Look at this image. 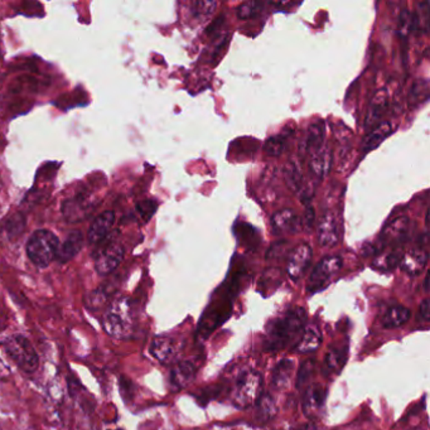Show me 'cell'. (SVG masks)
Masks as SVG:
<instances>
[{"label":"cell","mask_w":430,"mask_h":430,"mask_svg":"<svg viewBox=\"0 0 430 430\" xmlns=\"http://www.w3.org/2000/svg\"><path fill=\"white\" fill-rule=\"evenodd\" d=\"M307 324V313L303 308L289 309L284 315L275 318L268 324L264 339L265 351L274 352L289 346L294 341H299Z\"/></svg>","instance_id":"obj_1"},{"label":"cell","mask_w":430,"mask_h":430,"mask_svg":"<svg viewBox=\"0 0 430 430\" xmlns=\"http://www.w3.org/2000/svg\"><path fill=\"white\" fill-rule=\"evenodd\" d=\"M60 244V240L52 231L37 230L27 242L28 258L36 267L47 268L57 259Z\"/></svg>","instance_id":"obj_2"},{"label":"cell","mask_w":430,"mask_h":430,"mask_svg":"<svg viewBox=\"0 0 430 430\" xmlns=\"http://www.w3.org/2000/svg\"><path fill=\"white\" fill-rule=\"evenodd\" d=\"M102 326L111 337L125 338L131 336L134 319L129 302L125 299L115 300L104 315Z\"/></svg>","instance_id":"obj_3"},{"label":"cell","mask_w":430,"mask_h":430,"mask_svg":"<svg viewBox=\"0 0 430 430\" xmlns=\"http://www.w3.org/2000/svg\"><path fill=\"white\" fill-rule=\"evenodd\" d=\"M1 346L16 366L24 372H34L38 369V354L30 339L22 335H13L1 342Z\"/></svg>","instance_id":"obj_4"},{"label":"cell","mask_w":430,"mask_h":430,"mask_svg":"<svg viewBox=\"0 0 430 430\" xmlns=\"http://www.w3.org/2000/svg\"><path fill=\"white\" fill-rule=\"evenodd\" d=\"M409 230H410V220L407 216H399L394 218L385 226L376 242L370 245L369 253H369L378 255L387 247H392V249L400 247V245H403L409 236Z\"/></svg>","instance_id":"obj_5"},{"label":"cell","mask_w":430,"mask_h":430,"mask_svg":"<svg viewBox=\"0 0 430 430\" xmlns=\"http://www.w3.org/2000/svg\"><path fill=\"white\" fill-rule=\"evenodd\" d=\"M262 376L255 371H249L238 377L234 392V401L236 407H250L262 398Z\"/></svg>","instance_id":"obj_6"},{"label":"cell","mask_w":430,"mask_h":430,"mask_svg":"<svg viewBox=\"0 0 430 430\" xmlns=\"http://www.w3.org/2000/svg\"><path fill=\"white\" fill-rule=\"evenodd\" d=\"M343 265V260L338 255H330L323 258L315 265L308 280V292L313 293L324 288L330 283V279L337 274Z\"/></svg>","instance_id":"obj_7"},{"label":"cell","mask_w":430,"mask_h":430,"mask_svg":"<svg viewBox=\"0 0 430 430\" xmlns=\"http://www.w3.org/2000/svg\"><path fill=\"white\" fill-rule=\"evenodd\" d=\"M124 255V246L117 242H111L104 246L95 256V269L102 277L109 275L123 262Z\"/></svg>","instance_id":"obj_8"},{"label":"cell","mask_w":430,"mask_h":430,"mask_svg":"<svg viewBox=\"0 0 430 430\" xmlns=\"http://www.w3.org/2000/svg\"><path fill=\"white\" fill-rule=\"evenodd\" d=\"M312 258H313V250L308 244H300L297 247H294L289 253L288 264H286V273L289 278L294 282L303 278L312 262Z\"/></svg>","instance_id":"obj_9"},{"label":"cell","mask_w":430,"mask_h":430,"mask_svg":"<svg viewBox=\"0 0 430 430\" xmlns=\"http://www.w3.org/2000/svg\"><path fill=\"white\" fill-rule=\"evenodd\" d=\"M270 227L274 235H285V234H297L302 226V218L293 210L284 208L275 212L270 218Z\"/></svg>","instance_id":"obj_10"},{"label":"cell","mask_w":430,"mask_h":430,"mask_svg":"<svg viewBox=\"0 0 430 430\" xmlns=\"http://www.w3.org/2000/svg\"><path fill=\"white\" fill-rule=\"evenodd\" d=\"M389 93L386 90H381L375 93V96L370 101L369 110L365 117V129L369 133L371 129L377 126L389 110Z\"/></svg>","instance_id":"obj_11"},{"label":"cell","mask_w":430,"mask_h":430,"mask_svg":"<svg viewBox=\"0 0 430 430\" xmlns=\"http://www.w3.org/2000/svg\"><path fill=\"white\" fill-rule=\"evenodd\" d=\"M339 241L337 217L333 212L323 216L318 225V242L323 247H333Z\"/></svg>","instance_id":"obj_12"},{"label":"cell","mask_w":430,"mask_h":430,"mask_svg":"<svg viewBox=\"0 0 430 430\" xmlns=\"http://www.w3.org/2000/svg\"><path fill=\"white\" fill-rule=\"evenodd\" d=\"M114 223H115V214L113 211H106L98 216L93 220L87 232L89 242L91 245H98L102 242L105 238H108L109 232L111 230Z\"/></svg>","instance_id":"obj_13"},{"label":"cell","mask_w":430,"mask_h":430,"mask_svg":"<svg viewBox=\"0 0 430 430\" xmlns=\"http://www.w3.org/2000/svg\"><path fill=\"white\" fill-rule=\"evenodd\" d=\"M150 354L161 363H172L178 357L179 345L173 338H154L150 345Z\"/></svg>","instance_id":"obj_14"},{"label":"cell","mask_w":430,"mask_h":430,"mask_svg":"<svg viewBox=\"0 0 430 430\" xmlns=\"http://www.w3.org/2000/svg\"><path fill=\"white\" fill-rule=\"evenodd\" d=\"M428 258H429V255L425 249L415 247L409 253H404L399 267L403 271H405L409 275L416 277V275L422 274V270L425 269V267L428 264Z\"/></svg>","instance_id":"obj_15"},{"label":"cell","mask_w":430,"mask_h":430,"mask_svg":"<svg viewBox=\"0 0 430 430\" xmlns=\"http://www.w3.org/2000/svg\"><path fill=\"white\" fill-rule=\"evenodd\" d=\"M309 168L318 179L327 177L333 164V153L328 146H323L321 149L309 154Z\"/></svg>","instance_id":"obj_16"},{"label":"cell","mask_w":430,"mask_h":430,"mask_svg":"<svg viewBox=\"0 0 430 430\" xmlns=\"http://www.w3.org/2000/svg\"><path fill=\"white\" fill-rule=\"evenodd\" d=\"M392 131H394V126L390 122H383L374 129H371L362 140V155H366L374 149H376L377 146H381L383 142L392 135Z\"/></svg>","instance_id":"obj_17"},{"label":"cell","mask_w":430,"mask_h":430,"mask_svg":"<svg viewBox=\"0 0 430 430\" xmlns=\"http://www.w3.org/2000/svg\"><path fill=\"white\" fill-rule=\"evenodd\" d=\"M284 176L288 185L292 188L294 192L299 194L300 199L304 201V203H307L308 206V203L310 201L309 193L312 194V192H309V188L304 183V177H303V173L300 170L299 166L294 161H291L289 164H286Z\"/></svg>","instance_id":"obj_18"},{"label":"cell","mask_w":430,"mask_h":430,"mask_svg":"<svg viewBox=\"0 0 430 430\" xmlns=\"http://www.w3.org/2000/svg\"><path fill=\"white\" fill-rule=\"evenodd\" d=\"M84 246V235L80 231L69 232L66 240L60 244L57 259L58 262H67L72 260Z\"/></svg>","instance_id":"obj_19"},{"label":"cell","mask_w":430,"mask_h":430,"mask_svg":"<svg viewBox=\"0 0 430 430\" xmlns=\"http://www.w3.org/2000/svg\"><path fill=\"white\" fill-rule=\"evenodd\" d=\"M322 343L321 330L315 324H309L304 328L299 341L295 343V348L299 354H310L317 351Z\"/></svg>","instance_id":"obj_20"},{"label":"cell","mask_w":430,"mask_h":430,"mask_svg":"<svg viewBox=\"0 0 430 430\" xmlns=\"http://www.w3.org/2000/svg\"><path fill=\"white\" fill-rule=\"evenodd\" d=\"M196 375V367L191 362H179L170 371V385L174 390H182L191 384Z\"/></svg>","instance_id":"obj_21"},{"label":"cell","mask_w":430,"mask_h":430,"mask_svg":"<svg viewBox=\"0 0 430 430\" xmlns=\"http://www.w3.org/2000/svg\"><path fill=\"white\" fill-rule=\"evenodd\" d=\"M326 139V125L322 120H318L308 128L307 135L303 142V146L308 154L321 149L324 146Z\"/></svg>","instance_id":"obj_22"},{"label":"cell","mask_w":430,"mask_h":430,"mask_svg":"<svg viewBox=\"0 0 430 430\" xmlns=\"http://www.w3.org/2000/svg\"><path fill=\"white\" fill-rule=\"evenodd\" d=\"M327 392L319 385H312L309 386L304 395L303 400V407L304 413L307 415H313L318 413L322 409L324 400H326Z\"/></svg>","instance_id":"obj_23"},{"label":"cell","mask_w":430,"mask_h":430,"mask_svg":"<svg viewBox=\"0 0 430 430\" xmlns=\"http://www.w3.org/2000/svg\"><path fill=\"white\" fill-rule=\"evenodd\" d=\"M347 360V348H330L326 354L323 371L327 376L337 375L345 366Z\"/></svg>","instance_id":"obj_24"},{"label":"cell","mask_w":430,"mask_h":430,"mask_svg":"<svg viewBox=\"0 0 430 430\" xmlns=\"http://www.w3.org/2000/svg\"><path fill=\"white\" fill-rule=\"evenodd\" d=\"M404 253L400 247L392 249L390 251H383L378 253L372 262V268L378 271H392L396 269L401 262Z\"/></svg>","instance_id":"obj_25"},{"label":"cell","mask_w":430,"mask_h":430,"mask_svg":"<svg viewBox=\"0 0 430 430\" xmlns=\"http://www.w3.org/2000/svg\"><path fill=\"white\" fill-rule=\"evenodd\" d=\"M429 1H422L418 4L416 10L413 13V33L415 36H424L429 31Z\"/></svg>","instance_id":"obj_26"},{"label":"cell","mask_w":430,"mask_h":430,"mask_svg":"<svg viewBox=\"0 0 430 430\" xmlns=\"http://www.w3.org/2000/svg\"><path fill=\"white\" fill-rule=\"evenodd\" d=\"M411 312L403 306H392L386 310L383 317V326L385 328L401 327L410 319Z\"/></svg>","instance_id":"obj_27"},{"label":"cell","mask_w":430,"mask_h":430,"mask_svg":"<svg viewBox=\"0 0 430 430\" xmlns=\"http://www.w3.org/2000/svg\"><path fill=\"white\" fill-rule=\"evenodd\" d=\"M292 134L293 131H283V133L268 139L264 144V152L273 158L280 157L282 154L284 153Z\"/></svg>","instance_id":"obj_28"},{"label":"cell","mask_w":430,"mask_h":430,"mask_svg":"<svg viewBox=\"0 0 430 430\" xmlns=\"http://www.w3.org/2000/svg\"><path fill=\"white\" fill-rule=\"evenodd\" d=\"M294 363L292 360H283L278 363L277 367L273 372V385L277 389H284L286 387L291 378H292Z\"/></svg>","instance_id":"obj_29"},{"label":"cell","mask_w":430,"mask_h":430,"mask_svg":"<svg viewBox=\"0 0 430 430\" xmlns=\"http://www.w3.org/2000/svg\"><path fill=\"white\" fill-rule=\"evenodd\" d=\"M429 99V82L427 80H416L409 93V105L416 108Z\"/></svg>","instance_id":"obj_30"},{"label":"cell","mask_w":430,"mask_h":430,"mask_svg":"<svg viewBox=\"0 0 430 430\" xmlns=\"http://www.w3.org/2000/svg\"><path fill=\"white\" fill-rule=\"evenodd\" d=\"M256 404H258V411H256L258 420L268 422L277 414V405L270 395H264Z\"/></svg>","instance_id":"obj_31"},{"label":"cell","mask_w":430,"mask_h":430,"mask_svg":"<svg viewBox=\"0 0 430 430\" xmlns=\"http://www.w3.org/2000/svg\"><path fill=\"white\" fill-rule=\"evenodd\" d=\"M413 33V12L403 9L398 19V34L403 42H407L409 36Z\"/></svg>","instance_id":"obj_32"},{"label":"cell","mask_w":430,"mask_h":430,"mask_svg":"<svg viewBox=\"0 0 430 430\" xmlns=\"http://www.w3.org/2000/svg\"><path fill=\"white\" fill-rule=\"evenodd\" d=\"M265 4L260 3V1H245L242 4L238 5L236 9V14H238V19H251L255 16H259L264 10Z\"/></svg>","instance_id":"obj_33"},{"label":"cell","mask_w":430,"mask_h":430,"mask_svg":"<svg viewBox=\"0 0 430 430\" xmlns=\"http://www.w3.org/2000/svg\"><path fill=\"white\" fill-rule=\"evenodd\" d=\"M192 13L194 19L205 22L210 16L214 14L217 3L216 1H196L192 4Z\"/></svg>","instance_id":"obj_34"},{"label":"cell","mask_w":430,"mask_h":430,"mask_svg":"<svg viewBox=\"0 0 430 430\" xmlns=\"http://www.w3.org/2000/svg\"><path fill=\"white\" fill-rule=\"evenodd\" d=\"M315 369V362L313 360L303 362V365L300 366L299 374H298V380H297V387L298 390L303 389L308 384L309 378L313 375Z\"/></svg>","instance_id":"obj_35"},{"label":"cell","mask_w":430,"mask_h":430,"mask_svg":"<svg viewBox=\"0 0 430 430\" xmlns=\"http://www.w3.org/2000/svg\"><path fill=\"white\" fill-rule=\"evenodd\" d=\"M24 226H25V218L23 215L16 214L13 216L7 223L9 238H16L21 232H23Z\"/></svg>","instance_id":"obj_36"},{"label":"cell","mask_w":430,"mask_h":430,"mask_svg":"<svg viewBox=\"0 0 430 430\" xmlns=\"http://www.w3.org/2000/svg\"><path fill=\"white\" fill-rule=\"evenodd\" d=\"M157 208H158V205L154 201H144V202H140L137 206L139 215L143 217L144 221H149L153 217Z\"/></svg>","instance_id":"obj_37"},{"label":"cell","mask_w":430,"mask_h":430,"mask_svg":"<svg viewBox=\"0 0 430 430\" xmlns=\"http://www.w3.org/2000/svg\"><path fill=\"white\" fill-rule=\"evenodd\" d=\"M286 246H288V242H286V241H278V242H275L274 245L270 247V250L268 251L267 258H268V259H274V258H278V256H279V253H283V251H286Z\"/></svg>","instance_id":"obj_38"},{"label":"cell","mask_w":430,"mask_h":430,"mask_svg":"<svg viewBox=\"0 0 430 430\" xmlns=\"http://www.w3.org/2000/svg\"><path fill=\"white\" fill-rule=\"evenodd\" d=\"M315 223V211H313V208L312 206L309 205L306 208V214H304V218H303V221H302V226H304L306 229H310L312 227V225Z\"/></svg>","instance_id":"obj_39"},{"label":"cell","mask_w":430,"mask_h":430,"mask_svg":"<svg viewBox=\"0 0 430 430\" xmlns=\"http://www.w3.org/2000/svg\"><path fill=\"white\" fill-rule=\"evenodd\" d=\"M419 315H420V318H422L424 322L429 321V300H422V303L420 304V309H419Z\"/></svg>","instance_id":"obj_40"},{"label":"cell","mask_w":430,"mask_h":430,"mask_svg":"<svg viewBox=\"0 0 430 430\" xmlns=\"http://www.w3.org/2000/svg\"><path fill=\"white\" fill-rule=\"evenodd\" d=\"M297 430H318L317 429V427H315V424H312V422H307V424H304V425H302Z\"/></svg>","instance_id":"obj_41"},{"label":"cell","mask_w":430,"mask_h":430,"mask_svg":"<svg viewBox=\"0 0 430 430\" xmlns=\"http://www.w3.org/2000/svg\"><path fill=\"white\" fill-rule=\"evenodd\" d=\"M428 284H429V274H427V275H425V279H424V291H425V292H428V291H429V286H428Z\"/></svg>","instance_id":"obj_42"},{"label":"cell","mask_w":430,"mask_h":430,"mask_svg":"<svg viewBox=\"0 0 430 430\" xmlns=\"http://www.w3.org/2000/svg\"><path fill=\"white\" fill-rule=\"evenodd\" d=\"M3 187V181H1V177H0V188Z\"/></svg>","instance_id":"obj_43"},{"label":"cell","mask_w":430,"mask_h":430,"mask_svg":"<svg viewBox=\"0 0 430 430\" xmlns=\"http://www.w3.org/2000/svg\"><path fill=\"white\" fill-rule=\"evenodd\" d=\"M28 430H34V429H28Z\"/></svg>","instance_id":"obj_44"}]
</instances>
